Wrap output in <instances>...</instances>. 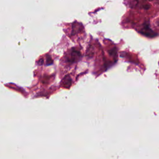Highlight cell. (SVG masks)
I'll use <instances>...</instances> for the list:
<instances>
[{"label": "cell", "instance_id": "cell-1", "mask_svg": "<svg viewBox=\"0 0 159 159\" xmlns=\"http://www.w3.org/2000/svg\"><path fill=\"white\" fill-rule=\"evenodd\" d=\"M81 57V53L80 52L75 50H72L69 55L66 57V60L69 63H74L77 61Z\"/></svg>", "mask_w": 159, "mask_h": 159}, {"label": "cell", "instance_id": "cell-3", "mask_svg": "<svg viewBox=\"0 0 159 159\" xmlns=\"http://www.w3.org/2000/svg\"><path fill=\"white\" fill-rule=\"evenodd\" d=\"M71 84V79L69 75H66L65 76L62 81V85L66 88H68L70 87Z\"/></svg>", "mask_w": 159, "mask_h": 159}, {"label": "cell", "instance_id": "cell-6", "mask_svg": "<svg viewBox=\"0 0 159 159\" xmlns=\"http://www.w3.org/2000/svg\"><path fill=\"white\" fill-rule=\"evenodd\" d=\"M43 63V59L40 60V61H39V64H40V65H42Z\"/></svg>", "mask_w": 159, "mask_h": 159}, {"label": "cell", "instance_id": "cell-2", "mask_svg": "<svg viewBox=\"0 0 159 159\" xmlns=\"http://www.w3.org/2000/svg\"><path fill=\"white\" fill-rule=\"evenodd\" d=\"M141 33L150 37H153L157 35V34H155V32H153L148 27H145L143 29V32H141Z\"/></svg>", "mask_w": 159, "mask_h": 159}, {"label": "cell", "instance_id": "cell-5", "mask_svg": "<svg viewBox=\"0 0 159 159\" xmlns=\"http://www.w3.org/2000/svg\"><path fill=\"white\" fill-rule=\"evenodd\" d=\"M114 52H116V49H114V48H113V49H112V50H111L109 51V53L111 55H114Z\"/></svg>", "mask_w": 159, "mask_h": 159}, {"label": "cell", "instance_id": "cell-4", "mask_svg": "<svg viewBox=\"0 0 159 159\" xmlns=\"http://www.w3.org/2000/svg\"><path fill=\"white\" fill-rule=\"evenodd\" d=\"M52 63H53V61H52V60L51 57H49V56H47V61H46V64H47V65H51Z\"/></svg>", "mask_w": 159, "mask_h": 159}]
</instances>
